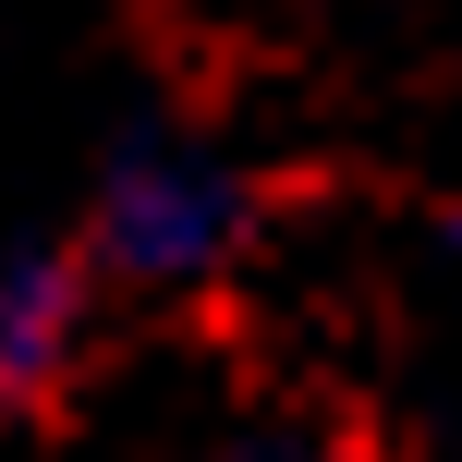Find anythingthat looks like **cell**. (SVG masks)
Listing matches in <instances>:
<instances>
[{"label":"cell","instance_id":"obj_1","mask_svg":"<svg viewBox=\"0 0 462 462\" xmlns=\"http://www.w3.org/2000/svg\"><path fill=\"white\" fill-rule=\"evenodd\" d=\"M255 171L231 159V146L183 134V122H134V134H110V159H97L86 183V280L97 292H208V280L244 268L255 244Z\"/></svg>","mask_w":462,"mask_h":462},{"label":"cell","instance_id":"obj_2","mask_svg":"<svg viewBox=\"0 0 462 462\" xmlns=\"http://www.w3.org/2000/svg\"><path fill=\"white\" fill-rule=\"evenodd\" d=\"M86 317H97V280L73 244H0V414H37L73 390Z\"/></svg>","mask_w":462,"mask_h":462},{"label":"cell","instance_id":"obj_3","mask_svg":"<svg viewBox=\"0 0 462 462\" xmlns=\"http://www.w3.org/2000/svg\"><path fill=\"white\" fill-rule=\"evenodd\" d=\"M195 462H341V450L304 439V426H244V439H219V450H195Z\"/></svg>","mask_w":462,"mask_h":462},{"label":"cell","instance_id":"obj_4","mask_svg":"<svg viewBox=\"0 0 462 462\" xmlns=\"http://www.w3.org/2000/svg\"><path fill=\"white\" fill-rule=\"evenodd\" d=\"M439 268L462 280V208H439Z\"/></svg>","mask_w":462,"mask_h":462}]
</instances>
